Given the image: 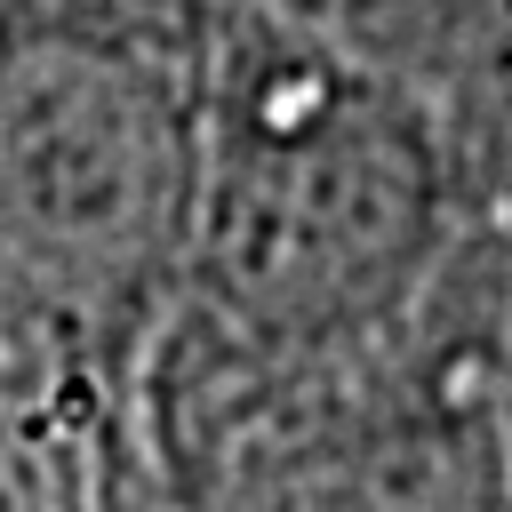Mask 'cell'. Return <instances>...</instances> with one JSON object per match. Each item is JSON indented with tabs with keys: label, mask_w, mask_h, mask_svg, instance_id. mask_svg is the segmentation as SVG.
Wrapping results in <instances>:
<instances>
[{
	"label": "cell",
	"mask_w": 512,
	"mask_h": 512,
	"mask_svg": "<svg viewBox=\"0 0 512 512\" xmlns=\"http://www.w3.org/2000/svg\"><path fill=\"white\" fill-rule=\"evenodd\" d=\"M472 200V168L408 96L232 0L200 32V176L152 344L176 416L224 432L352 392L456 304Z\"/></svg>",
	"instance_id": "obj_1"
},
{
	"label": "cell",
	"mask_w": 512,
	"mask_h": 512,
	"mask_svg": "<svg viewBox=\"0 0 512 512\" xmlns=\"http://www.w3.org/2000/svg\"><path fill=\"white\" fill-rule=\"evenodd\" d=\"M200 176V40L128 0L0 24V384L88 400L160 344Z\"/></svg>",
	"instance_id": "obj_2"
},
{
	"label": "cell",
	"mask_w": 512,
	"mask_h": 512,
	"mask_svg": "<svg viewBox=\"0 0 512 512\" xmlns=\"http://www.w3.org/2000/svg\"><path fill=\"white\" fill-rule=\"evenodd\" d=\"M504 312L432 320L368 368L304 464L296 512H512Z\"/></svg>",
	"instance_id": "obj_3"
},
{
	"label": "cell",
	"mask_w": 512,
	"mask_h": 512,
	"mask_svg": "<svg viewBox=\"0 0 512 512\" xmlns=\"http://www.w3.org/2000/svg\"><path fill=\"white\" fill-rule=\"evenodd\" d=\"M392 96H408L472 168L512 192V0H256Z\"/></svg>",
	"instance_id": "obj_4"
},
{
	"label": "cell",
	"mask_w": 512,
	"mask_h": 512,
	"mask_svg": "<svg viewBox=\"0 0 512 512\" xmlns=\"http://www.w3.org/2000/svg\"><path fill=\"white\" fill-rule=\"evenodd\" d=\"M0 512H104L88 400L0 384Z\"/></svg>",
	"instance_id": "obj_5"
},
{
	"label": "cell",
	"mask_w": 512,
	"mask_h": 512,
	"mask_svg": "<svg viewBox=\"0 0 512 512\" xmlns=\"http://www.w3.org/2000/svg\"><path fill=\"white\" fill-rule=\"evenodd\" d=\"M504 408H512V312H504Z\"/></svg>",
	"instance_id": "obj_6"
}]
</instances>
